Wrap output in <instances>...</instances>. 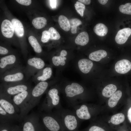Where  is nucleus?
I'll return each mask as SVG.
<instances>
[{"label": "nucleus", "mask_w": 131, "mask_h": 131, "mask_svg": "<svg viewBox=\"0 0 131 131\" xmlns=\"http://www.w3.org/2000/svg\"><path fill=\"white\" fill-rule=\"evenodd\" d=\"M50 85L47 81L41 82L31 89L30 96L26 102L23 112L20 116V121L39 103L42 95L47 90Z\"/></svg>", "instance_id": "obj_1"}, {"label": "nucleus", "mask_w": 131, "mask_h": 131, "mask_svg": "<svg viewBox=\"0 0 131 131\" xmlns=\"http://www.w3.org/2000/svg\"><path fill=\"white\" fill-rule=\"evenodd\" d=\"M1 83L11 84L26 82L28 79L24 68L20 65L6 71L0 75Z\"/></svg>", "instance_id": "obj_2"}, {"label": "nucleus", "mask_w": 131, "mask_h": 131, "mask_svg": "<svg viewBox=\"0 0 131 131\" xmlns=\"http://www.w3.org/2000/svg\"><path fill=\"white\" fill-rule=\"evenodd\" d=\"M0 106L16 120L20 121L19 113L13 102L12 97L0 91Z\"/></svg>", "instance_id": "obj_3"}, {"label": "nucleus", "mask_w": 131, "mask_h": 131, "mask_svg": "<svg viewBox=\"0 0 131 131\" xmlns=\"http://www.w3.org/2000/svg\"><path fill=\"white\" fill-rule=\"evenodd\" d=\"M32 88L30 84L27 82L11 84L1 83L0 91L12 97Z\"/></svg>", "instance_id": "obj_4"}, {"label": "nucleus", "mask_w": 131, "mask_h": 131, "mask_svg": "<svg viewBox=\"0 0 131 131\" xmlns=\"http://www.w3.org/2000/svg\"><path fill=\"white\" fill-rule=\"evenodd\" d=\"M45 66V62L43 59L38 57H33L27 59L24 70L28 78L34 76Z\"/></svg>", "instance_id": "obj_5"}, {"label": "nucleus", "mask_w": 131, "mask_h": 131, "mask_svg": "<svg viewBox=\"0 0 131 131\" xmlns=\"http://www.w3.org/2000/svg\"><path fill=\"white\" fill-rule=\"evenodd\" d=\"M19 60L14 55L10 54L1 57L0 59V75L7 71L18 66Z\"/></svg>", "instance_id": "obj_6"}, {"label": "nucleus", "mask_w": 131, "mask_h": 131, "mask_svg": "<svg viewBox=\"0 0 131 131\" xmlns=\"http://www.w3.org/2000/svg\"><path fill=\"white\" fill-rule=\"evenodd\" d=\"M32 88L12 97V99L13 102L19 113L20 118L30 96Z\"/></svg>", "instance_id": "obj_7"}, {"label": "nucleus", "mask_w": 131, "mask_h": 131, "mask_svg": "<svg viewBox=\"0 0 131 131\" xmlns=\"http://www.w3.org/2000/svg\"><path fill=\"white\" fill-rule=\"evenodd\" d=\"M22 131H36L39 123V117L38 114L32 113L25 117Z\"/></svg>", "instance_id": "obj_8"}, {"label": "nucleus", "mask_w": 131, "mask_h": 131, "mask_svg": "<svg viewBox=\"0 0 131 131\" xmlns=\"http://www.w3.org/2000/svg\"><path fill=\"white\" fill-rule=\"evenodd\" d=\"M47 103L44 105L45 109H49L52 107L57 106L59 103L60 97L58 89L56 87L50 88L47 93Z\"/></svg>", "instance_id": "obj_9"}, {"label": "nucleus", "mask_w": 131, "mask_h": 131, "mask_svg": "<svg viewBox=\"0 0 131 131\" xmlns=\"http://www.w3.org/2000/svg\"><path fill=\"white\" fill-rule=\"evenodd\" d=\"M64 91L66 97L72 98L82 94L84 92V89L79 84L73 82L66 85Z\"/></svg>", "instance_id": "obj_10"}, {"label": "nucleus", "mask_w": 131, "mask_h": 131, "mask_svg": "<svg viewBox=\"0 0 131 131\" xmlns=\"http://www.w3.org/2000/svg\"><path fill=\"white\" fill-rule=\"evenodd\" d=\"M44 126L50 131H59L60 126L57 120L54 116L48 114L43 115L41 118Z\"/></svg>", "instance_id": "obj_11"}, {"label": "nucleus", "mask_w": 131, "mask_h": 131, "mask_svg": "<svg viewBox=\"0 0 131 131\" xmlns=\"http://www.w3.org/2000/svg\"><path fill=\"white\" fill-rule=\"evenodd\" d=\"M52 74V67H45L35 74L33 78V81L36 84L41 82L46 81L50 78Z\"/></svg>", "instance_id": "obj_12"}, {"label": "nucleus", "mask_w": 131, "mask_h": 131, "mask_svg": "<svg viewBox=\"0 0 131 131\" xmlns=\"http://www.w3.org/2000/svg\"><path fill=\"white\" fill-rule=\"evenodd\" d=\"M115 68L116 71L118 73L126 74L131 69V63L126 59L120 60L115 64Z\"/></svg>", "instance_id": "obj_13"}, {"label": "nucleus", "mask_w": 131, "mask_h": 131, "mask_svg": "<svg viewBox=\"0 0 131 131\" xmlns=\"http://www.w3.org/2000/svg\"><path fill=\"white\" fill-rule=\"evenodd\" d=\"M1 31L4 36L7 38H11L14 32L11 22L7 19L3 20L1 24Z\"/></svg>", "instance_id": "obj_14"}, {"label": "nucleus", "mask_w": 131, "mask_h": 131, "mask_svg": "<svg viewBox=\"0 0 131 131\" xmlns=\"http://www.w3.org/2000/svg\"><path fill=\"white\" fill-rule=\"evenodd\" d=\"M131 34V29L129 28H123L118 32L115 40L116 42L120 44L124 43Z\"/></svg>", "instance_id": "obj_15"}, {"label": "nucleus", "mask_w": 131, "mask_h": 131, "mask_svg": "<svg viewBox=\"0 0 131 131\" xmlns=\"http://www.w3.org/2000/svg\"><path fill=\"white\" fill-rule=\"evenodd\" d=\"M67 51L65 50H62L58 56H54L51 58V62L52 64L56 67L63 66L66 64L67 58Z\"/></svg>", "instance_id": "obj_16"}, {"label": "nucleus", "mask_w": 131, "mask_h": 131, "mask_svg": "<svg viewBox=\"0 0 131 131\" xmlns=\"http://www.w3.org/2000/svg\"><path fill=\"white\" fill-rule=\"evenodd\" d=\"M93 65L91 60L86 58L80 59L78 62V66L79 70L84 74L89 73L92 68Z\"/></svg>", "instance_id": "obj_17"}, {"label": "nucleus", "mask_w": 131, "mask_h": 131, "mask_svg": "<svg viewBox=\"0 0 131 131\" xmlns=\"http://www.w3.org/2000/svg\"><path fill=\"white\" fill-rule=\"evenodd\" d=\"M64 122L66 127L69 130L73 131L77 127L78 122L76 117L72 114H67L64 118Z\"/></svg>", "instance_id": "obj_18"}, {"label": "nucleus", "mask_w": 131, "mask_h": 131, "mask_svg": "<svg viewBox=\"0 0 131 131\" xmlns=\"http://www.w3.org/2000/svg\"><path fill=\"white\" fill-rule=\"evenodd\" d=\"M76 114L79 118L84 120L89 119L91 118L87 106L85 105H82L76 111Z\"/></svg>", "instance_id": "obj_19"}, {"label": "nucleus", "mask_w": 131, "mask_h": 131, "mask_svg": "<svg viewBox=\"0 0 131 131\" xmlns=\"http://www.w3.org/2000/svg\"><path fill=\"white\" fill-rule=\"evenodd\" d=\"M11 22L14 28V32L17 36L19 37L23 36L24 31V27L21 22L16 18L12 19Z\"/></svg>", "instance_id": "obj_20"}, {"label": "nucleus", "mask_w": 131, "mask_h": 131, "mask_svg": "<svg viewBox=\"0 0 131 131\" xmlns=\"http://www.w3.org/2000/svg\"><path fill=\"white\" fill-rule=\"evenodd\" d=\"M107 54L106 51L99 50L91 52L89 54V59L91 61H98L105 57Z\"/></svg>", "instance_id": "obj_21"}, {"label": "nucleus", "mask_w": 131, "mask_h": 131, "mask_svg": "<svg viewBox=\"0 0 131 131\" xmlns=\"http://www.w3.org/2000/svg\"><path fill=\"white\" fill-rule=\"evenodd\" d=\"M89 40L88 33L86 32H83L80 33L76 36L75 42L77 45L84 46L88 43Z\"/></svg>", "instance_id": "obj_22"}, {"label": "nucleus", "mask_w": 131, "mask_h": 131, "mask_svg": "<svg viewBox=\"0 0 131 131\" xmlns=\"http://www.w3.org/2000/svg\"><path fill=\"white\" fill-rule=\"evenodd\" d=\"M16 120L7 113L0 106V124L7 123H12Z\"/></svg>", "instance_id": "obj_23"}, {"label": "nucleus", "mask_w": 131, "mask_h": 131, "mask_svg": "<svg viewBox=\"0 0 131 131\" xmlns=\"http://www.w3.org/2000/svg\"><path fill=\"white\" fill-rule=\"evenodd\" d=\"M122 95V92L120 90L116 91L109 98L108 101L109 106L111 108L115 107Z\"/></svg>", "instance_id": "obj_24"}, {"label": "nucleus", "mask_w": 131, "mask_h": 131, "mask_svg": "<svg viewBox=\"0 0 131 131\" xmlns=\"http://www.w3.org/2000/svg\"><path fill=\"white\" fill-rule=\"evenodd\" d=\"M116 86L115 84H111L106 86L103 89L102 94L106 97H110L116 91Z\"/></svg>", "instance_id": "obj_25"}, {"label": "nucleus", "mask_w": 131, "mask_h": 131, "mask_svg": "<svg viewBox=\"0 0 131 131\" xmlns=\"http://www.w3.org/2000/svg\"><path fill=\"white\" fill-rule=\"evenodd\" d=\"M93 30L97 35L103 36L106 35L108 32V29L106 26L102 23H98L94 27Z\"/></svg>", "instance_id": "obj_26"}, {"label": "nucleus", "mask_w": 131, "mask_h": 131, "mask_svg": "<svg viewBox=\"0 0 131 131\" xmlns=\"http://www.w3.org/2000/svg\"><path fill=\"white\" fill-rule=\"evenodd\" d=\"M58 22L60 27L66 31H69L71 28L69 20L66 16L60 15L58 18Z\"/></svg>", "instance_id": "obj_27"}, {"label": "nucleus", "mask_w": 131, "mask_h": 131, "mask_svg": "<svg viewBox=\"0 0 131 131\" xmlns=\"http://www.w3.org/2000/svg\"><path fill=\"white\" fill-rule=\"evenodd\" d=\"M29 41L34 51L37 53H40L42 52L41 46L36 39L33 36H30L28 38Z\"/></svg>", "instance_id": "obj_28"}, {"label": "nucleus", "mask_w": 131, "mask_h": 131, "mask_svg": "<svg viewBox=\"0 0 131 131\" xmlns=\"http://www.w3.org/2000/svg\"><path fill=\"white\" fill-rule=\"evenodd\" d=\"M32 23L36 28L40 29L43 28L46 25L47 20L44 17H38L33 20Z\"/></svg>", "instance_id": "obj_29"}, {"label": "nucleus", "mask_w": 131, "mask_h": 131, "mask_svg": "<svg viewBox=\"0 0 131 131\" xmlns=\"http://www.w3.org/2000/svg\"><path fill=\"white\" fill-rule=\"evenodd\" d=\"M125 120V116L122 113H118L113 115L111 117L110 121L111 123L114 125H118L122 123Z\"/></svg>", "instance_id": "obj_30"}, {"label": "nucleus", "mask_w": 131, "mask_h": 131, "mask_svg": "<svg viewBox=\"0 0 131 131\" xmlns=\"http://www.w3.org/2000/svg\"><path fill=\"white\" fill-rule=\"evenodd\" d=\"M71 32L73 34H75L77 33V27L82 24L81 21L77 18L71 19L69 20Z\"/></svg>", "instance_id": "obj_31"}, {"label": "nucleus", "mask_w": 131, "mask_h": 131, "mask_svg": "<svg viewBox=\"0 0 131 131\" xmlns=\"http://www.w3.org/2000/svg\"><path fill=\"white\" fill-rule=\"evenodd\" d=\"M121 13L128 15H131V3H128L120 5L119 7Z\"/></svg>", "instance_id": "obj_32"}, {"label": "nucleus", "mask_w": 131, "mask_h": 131, "mask_svg": "<svg viewBox=\"0 0 131 131\" xmlns=\"http://www.w3.org/2000/svg\"><path fill=\"white\" fill-rule=\"evenodd\" d=\"M48 31L50 34V39L56 40L60 39V34L54 28L52 27L50 28Z\"/></svg>", "instance_id": "obj_33"}, {"label": "nucleus", "mask_w": 131, "mask_h": 131, "mask_svg": "<svg viewBox=\"0 0 131 131\" xmlns=\"http://www.w3.org/2000/svg\"><path fill=\"white\" fill-rule=\"evenodd\" d=\"M74 6L77 13L81 16H83L85 9V5L79 1H77L74 4Z\"/></svg>", "instance_id": "obj_34"}, {"label": "nucleus", "mask_w": 131, "mask_h": 131, "mask_svg": "<svg viewBox=\"0 0 131 131\" xmlns=\"http://www.w3.org/2000/svg\"><path fill=\"white\" fill-rule=\"evenodd\" d=\"M14 126L12 123L0 124V131H12Z\"/></svg>", "instance_id": "obj_35"}, {"label": "nucleus", "mask_w": 131, "mask_h": 131, "mask_svg": "<svg viewBox=\"0 0 131 131\" xmlns=\"http://www.w3.org/2000/svg\"><path fill=\"white\" fill-rule=\"evenodd\" d=\"M50 39L49 33L48 31L44 30L42 33L41 38V41L44 43L47 42Z\"/></svg>", "instance_id": "obj_36"}, {"label": "nucleus", "mask_w": 131, "mask_h": 131, "mask_svg": "<svg viewBox=\"0 0 131 131\" xmlns=\"http://www.w3.org/2000/svg\"><path fill=\"white\" fill-rule=\"evenodd\" d=\"M88 131H108L105 128L97 125H93L89 129Z\"/></svg>", "instance_id": "obj_37"}, {"label": "nucleus", "mask_w": 131, "mask_h": 131, "mask_svg": "<svg viewBox=\"0 0 131 131\" xmlns=\"http://www.w3.org/2000/svg\"><path fill=\"white\" fill-rule=\"evenodd\" d=\"M16 1L21 4L27 6L30 5L32 2L31 0H16Z\"/></svg>", "instance_id": "obj_38"}, {"label": "nucleus", "mask_w": 131, "mask_h": 131, "mask_svg": "<svg viewBox=\"0 0 131 131\" xmlns=\"http://www.w3.org/2000/svg\"><path fill=\"white\" fill-rule=\"evenodd\" d=\"M8 50L6 48L1 46H0V54L1 55H5L8 53Z\"/></svg>", "instance_id": "obj_39"}, {"label": "nucleus", "mask_w": 131, "mask_h": 131, "mask_svg": "<svg viewBox=\"0 0 131 131\" xmlns=\"http://www.w3.org/2000/svg\"><path fill=\"white\" fill-rule=\"evenodd\" d=\"M50 5L53 8H55L56 6V0H49Z\"/></svg>", "instance_id": "obj_40"}, {"label": "nucleus", "mask_w": 131, "mask_h": 131, "mask_svg": "<svg viewBox=\"0 0 131 131\" xmlns=\"http://www.w3.org/2000/svg\"><path fill=\"white\" fill-rule=\"evenodd\" d=\"M78 1L83 4H84L86 5L90 4L91 2V0H78Z\"/></svg>", "instance_id": "obj_41"}, {"label": "nucleus", "mask_w": 131, "mask_h": 131, "mask_svg": "<svg viewBox=\"0 0 131 131\" xmlns=\"http://www.w3.org/2000/svg\"><path fill=\"white\" fill-rule=\"evenodd\" d=\"M128 117L131 123V107L129 109L128 112Z\"/></svg>", "instance_id": "obj_42"}, {"label": "nucleus", "mask_w": 131, "mask_h": 131, "mask_svg": "<svg viewBox=\"0 0 131 131\" xmlns=\"http://www.w3.org/2000/svg\"><path fill=\"white\" fill-rule=\"evenodd\" d=\"M12 131H22V130L18 126H14Z\"/></svg>", "instance_id": "obj_43"}, {"label": "nucleus", "mask_w": 131, "mask_h": 131, "mask_svg": "<svg viewBox=\"0 0 131 131\" xmlns=\"http://www.w3.org/2000/svg\"><path fill=\"white\" fill-rule=\"evenodd\" d=\"M99 3L102 5H105L107 2L108 0H98Z\"/></svg>", "instance_id": "obj_44"}, {"label": "nucleus", "mask_w": 131, "mask_h": 131, "mask_svg": "<svg viewBox=\"0 0 131 131\" xmlns=\"http://www.w3.org/2000/svg\"><path fill=\"white\" fill-rule=\"evenodd\" d=\"M36 131H43L41 125L39 123Z\"/></svg>", "instance_id": "obj_45"}, {"label": "nucleus", "mask_w": 131, "mask_h": 131, "mask_svg": "<svg viewBox=\"0 0 131 131\" xmlns=\"http://www.w3.org/2000/svg\"></svg>", "instance_id": "obj_46"}]
</instances>
